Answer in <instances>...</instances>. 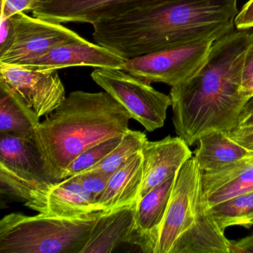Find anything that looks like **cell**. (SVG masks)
Segmentation results:
<instances>
[{"instance_id":"18","label":"cell","mask_w":253,"mask_h":253,"mask_svg":"<svg viewBox=\"0 0 253 253\" xmlns=\"http://www.w3.org/2000/svg\"><path fill=\"white\" fill-rule=\"evenodd\" d=\"M143 183L141 152L114 171L105 190L96 200L103 210H115L136 204Z\"/></svg>"},{"instance_id":"12","label":"cell","mask_w":253,"mask_h":253,"mask_svg":"<svg viewBox=\"0 0 253 253\" xmlns=\"http://www.w3.org/2000/svg\"><path fill=\"white\" fill-rule=\"evenodd\" d=\"M156 0H44L34 17L52 23H89L137 9Z\"/></svg>"},{"instance_id":"31","label":"cell","mask_w":253,"mask_h":253,"mask_svg":"<svg viewBox=\"0 0 253 253\" xmlns=\"http://www.w3.org/2000/svg\"><path fill=\"white\" fill-rule=\"evenodd\" d=\"M230 253H253V232L236 241H230Z\"/></svg>"},{"instance_id":"32","label":"cell","mask_w":253,"mask_h":253,"mask_svg":"<svg viewBox=\"0 0 253 253\" xmlns=\"http://www.w3.org/2000/svg\"><path fill=\"white\" fill-rule=\"evenodd\" d=\"M241 90H242L244 92L247 93L248 94L250 97H253V79L252 81H250V82L246 84L245 85H243L241 87Z\"/></svg>"},{"instance_id":"28","label":"cell","mask_w":253,"mask_h":253,"mask_svg":"<svg viewBox=\"0 0 253 253\" xmlns=\"http://www.w3.org/2000/svg\"><path fill=\"white\" fill-rule=\"evenodd\" d=\"M228 134L232 140L253 152V126L237 128Z\"/></svg>"},{"instance_id":"23","label":"cell","mask_w":253,"mask_h":253,"mask_svg":"<svg viewBox=\"0 0 253 253\" xmlns=\"http://www.w3.org/2000/svg\"><path fill=\"white\" fill-rule=\"evenodd\" d=\"M122 136L100 142L77 157L63 172L62 180L81 174L104 160L122 140Z\"/></svg>"},{"instance_id":"29","label":"cell","mask_w":253,"mask_h":253,"mask_svg":"<svg viewBox=\"0 0 253 253\" xmlns=\"http://www.w3.org/2000/svg\"><path fill=\"white\" fill-rule=\"evenodd\" d=\"M253 79V37L246 51L243 66L242 86ZM241 86V87H242Z\"/></svg>"},{"instance_id":"16","label":"cell","mask_w":253,"mask_h":253,"mask_svg":"<svg viewBox=\"0 0 253 253\" xmlns=\"http://www.w3.org/2000/svg\"><path fill=\"white\" fill-rule=\"evenodd\" d=\"M171 253H230V241L209 212L203 195L193 223L178 237Z\"/></svg>"},{"instance_id":"24","label":"cell","mask_w":253,"mask_h":253,"mask_svg":"<svg viewBox=\"0 0 253 253\" xmlns=\"http://www.w3.org/2000/svg\"><path fill=\"white\" fill-rule=\"evenodd\" d=\"M253 191V166L236 178L222 185L211 193L204 196L207 208L237 195Z\"/></svg>"},{"instance_id":"5","label":"cell","mask_w":253,"mask_h":253,"mask_svg":"<svg viewBox=\"0 0 253 253\" xmlns=\"http://www.w3.org/2000/svg\"><path fill=\"white\" fill-rule=\"evenodd\" d=\"M54 183L32 137L0 134L1 193L26 204Z\"/></svg>"},{"instance_id":"26","label":"cell","mask_w":253,"mask_h":253,"mask_svg":"<svg viewBox=\"0 0 253 253\" xmlns=\"http://www.w3.org/2000/svg\"><path fill=\"white\" fill-rule=\"evenodd\" d=\"M44 0H2L1 14L10 18L20 12L36 9Z\"/></svg>"},{"instance_id":"21","label":"cell","mask_w":253,"mask_h":253,"mask_svg":"<svg viewBox=\"0 0 253 253\" xmlns=\"http://www.w3.org/2000/svg\"><path fill=\"white\" fill-rule=\"evenodd\" d=\"M207 210L222 230L233 226L250 227L253 220V191L225 200Z\"/></svg>"},{"instance_id":"14","label":"cell","mask_w":253,"mask_h":253,"mask_svg":"<svg viewBox=\"0 0 253 253\" xmlns=\"http://www.w3.org/2000/svg\"><path fill=\"white\" fill-rule=\"evenodd\" d=\"M189 145L179 137L147 141L141 150L143 183L139 199L171 176L192 158Z\"/></svg>"},{"instance_id":"8","label":"cell","mask_w":253,"mask_h":253,"mask_svg":"<svg viewBox=\"0 0 253 253\" xmlns=\"http://www.w3.org/2000/svg\"><path fill=\"white\" fill-rule=\"evenodd\" d=\"M11 20V36L0 45L2 64L18 66L62 44L85 40L60 23L31 17L25 12L15 14Z\"/></svg>"},{"instance_id":"7","label":"cell","mask_w":253,"mask_h":253,"mask_svg":"<svg viewBox=\"0 0 253 253\" xmlns=\"http://www.w3.org/2000/svg\"><path fill=\"white\" fill-rule=\"evenodd\" d=\"M214 42L201 41L129 59L124 70L149 84L163 83L174 86L203 67Z\"/></svg>"},{"instance_id":"33","label":"cell","mask_w":253,"mask_h":253,"mask_svg":"<svg viewBox=\"0 0 253 253\" xmlns=\"http://www.w3.org/2000/svg\"><path fill=\"white\" fill-rule=\"evenodd\" d=\"M251 226H253V220L251 221Z\"/></svg>"},{"instance_id":"13","label":"cell","mask_w":253,"mask_h":253,"mask_svg":"<svg viewBox=\"0 0 253 253\" xmlns=\"http://www.w3.org/2000/svg\"><path fill=\"white\" fill-rule=\"evenodd\" d=\"M25 205L39 213L64 218H79L106 211L76 176L54 182L34 195Z\"/></svg>"},{"instance_id":"11","label":"cell","mask_w":253,"mask_h":253,"mask_svg":"<svg viewBox=\"0 0 253 253\" xmlns=\"http://www.w3.org/2000/svg\"><path fill=\"white\" fill-rule=\"evenodd\" d=\"M127 60L109 48L84 40L62 44L42 55L18 66L38 71L59 70L72 67L124 70Z\"/></svg>"},{"instance_id":"20","label":"cell","mask_w":253,"mask_h":253,"mask_svg":"<svg viewBox=\"0 0 253 253\" xmlns=\"http://www.w3.org/2000/svg\"><path fill=\"white\" fill-rule=\"evenodd\" d=\"M40 118L12 90L0 83V134L32 137Z\"/></svg>"},{"instance_id":"27","label":"cell","mask_w":253,"mask_h":253,"mask_svg":"<svg viewBox=\"0 0 253 253\" xmlns=\"http://www.w3.org/2000/svg\"><path fill=\"white\" fill-rule=\"evenodd\" d=\"M235 26L238 30H247L253 28V0H249L238 12Z\"/></svg>"},{"instance_id":"9","label":"cell","mask_w":253,"mask_h":253,"mask_svg":"<svg viewBox=\"0 0 253 253\" xmlns=\"http://www.w3.org/2000/svg\"><path fill=\"white\" fill-rule=\"evenodd\" d=\"M202 195L201 170L192 157L177 171L155 253H171L178 237L193 223Z\"/></svg>"},{"instance_id":"25","label":"cell","mask_w":253,"mask_h":253,"mask_svg":"<svg viewBox=\"0 0 253 253\" xmlns=\"http://www.w3.org/2000/svg\"><path fill=\"white\" fill-rule=\"evenodd\" d=\"M111 175V173L100 170H89L75 176L96 201L106 189Z\"/></svg>"},{"instance_id":"1","label":"cell","mask_w":253,"mask_h":253,"mask_svg":"<svg viewBox=\"0 0 253 253\" xmlns=\"http://www.w3.org/2000/svg\"><path fill=\"white\" fill-rule=\"evenodd\" d=\"M237 0H156L93 23L94 42L129 60L234 31Z\"/></svg>"},{"instance_id":"10","label":"cell","mask_w":253,"mask_h":253,"mask_svg":"<svg viewBox=\"0 0 253 253\" xmlns=\"http://www.w3.org/2000/svg\"><path fill=\"white\" fill-rule=\"evenodd\" d=\"M0 83L14 91L38 118L54 112L66 97L57 70H33L0 63Z\"/></svg>"},{"instance_id":"6","label":"cell","mask_w":253,"mask_h":253,"mask_svg":"<svg viewBox=\"0 0 253 253\" xmlns=\"http://www.w3.org/2000/svg\"><path fill=\"white\" fill-rule=\"evenodd\" d=\"M97 85L109 93L147 131L162 128L171 106L170 96L123 69H96L91 74Z\"/></svg>"},{"instance_id":"15","label":"cell","mask_w":253,"mask_h":253,"mask_svg":"<svg viewBox=\"0 0 253 253\" xmlns=\"http://www.w3.org/2000/svg\"><path fill=\"white\" fill-rule=\"evenodd\" d=\"M176 175L155 186L137 201L130 244L138 246L144 253L156 251Z\"/></svg>"},{"instance_id":"22","label":"cell","mask_w":253,"mask_h":253,"mask_svg":"<svg viewBox=\"0 0 253 253\" xmlns=\"http://www.w3.org/2000/svg\"><path fill=\"white\" fill-rule=\"evenodd\" d=\"M147 140L144 133L128 128L123 135L120 144L101 162L86 171L100 170L112 174L134 155L141 152Z\"/></svg>"},{"instance_id":"4","label":"cell","mask_w":253,"mask_h":253,"mask_svg":"<svg viewBox=\"0 0 253 253\" xmlns=\"http://www.w3.org/2000/svg\"><path fill=\"white\" fill-rule=\"evenodd\" d=\"M104 211L79 218L10 213L0 220V253H81Z\"/></svg>"},{"instance_id":"30","label":"cell","mask_w":253,"mask_h":253,"mask_svg":"<svg viewBox=\"0 0 253 253\" xmlns=\"http://www.w3.org/2000/svg\"><path fill=\"white\" fill-rule=\"evenodd\" d=\"M251 126H253V96L249 99L243 107L238 118L237 128Z\"/></svg>"},{"instance_id":"3","label":"cell","mask_w":253,"mask_h":253,"mask_svg":"<svg viewBox=\"0 0 253 253\" xmlns=\"http://www.w3.org/2000/svg\"><path fill=\"white\" fill-rule=\"evenodd\" d=\"M130 119L128 111L106 91L71 92L32 136L48 177L61 180L66 169L83 152L124 135Z\"/></svg>"},{"instance_id":"19","label":"cell","mask_w":253,"mask_h":253,"mask_svg":"<svg viewBox=\"0 0 253 253\" xmlns=\"http://www.w3.org/2000/svg\"><path fill=\"white\" fill-rule=\"evenodd\" d=\"M199 146L194 158L202 172H208L226 167L238 160L253 155L227 133L211 131L200 137Z\"/></svg>"},{"instance_id":"17","label":"cell","mask_w":253,"mask_h":253,"mask_svg":"<svg viewBox=\"0 0 253 253\" xmlns=\"http://www.w3.org/2000/svg\"><path fill=\"white\" fill-rule=\"evenodd\" d=\"M136 204L104 211L93 228L81 253H112L118 246L131 242L134 229Z\"/></svg>"},{"instance_id":"2","label":"cell","mask_w":253,"mask_h":253,"mask_svg":"<svg viewBox=\"0 0 253 253\" xmlns=\"http://www.w3.org/2000/svg\"><path fill=\"white\" fill-rule=\"evenodd\" d=\"M253 32H232L213 43L203 67L171 87L172 121L177 136L189 146L211 131L235 129L250 96L241 90L246 51Z\"/></svg>"}]
</instances>
